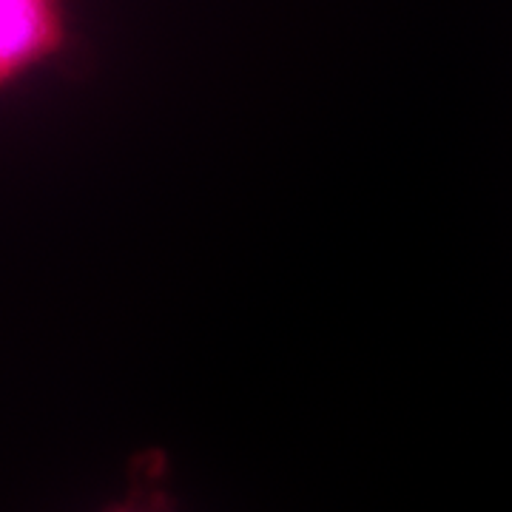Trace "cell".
<instances>
[{
	"instance_id": "cell-2",
	"label": "cell",
	"mask_w": 512,
	"mask_h": 512,
	"mask_svg": "<svg viewBox=\"0 0 512 512\" xmlns=\"http://www.w3.org/2000/svg\"><path fill=\"white\" fill-rule=\"evenodd\" d=\"M103 512H177L171 458L163 447H146L128 458L123 493Z\"/></svg>"
},
{
	"instance_id": "cell-1",
	"label": "cell",
	"mask_w": 512,
	"mask_h": 512,
	"mask_svg": "<svg viewBox=\"0 0 512 512\" xmlns=\"http://www.w3.org/2000/svg\"><path fill=\"white\" fill-rule=\"evenodd\" d=\"M74 49L72 0H0V94Z\"/></svg>"
}]
</instances>
